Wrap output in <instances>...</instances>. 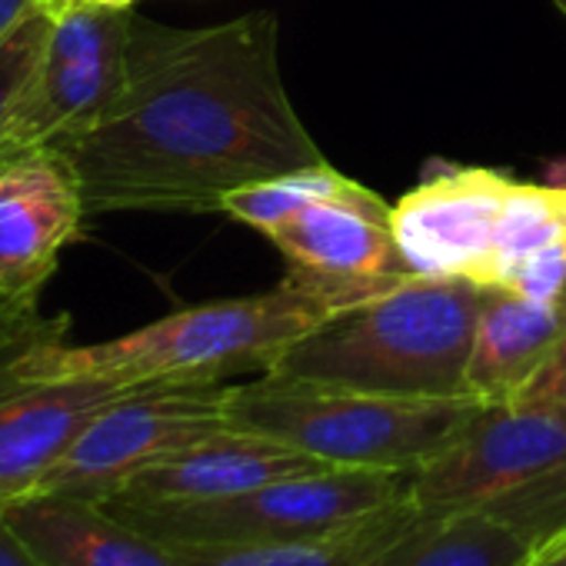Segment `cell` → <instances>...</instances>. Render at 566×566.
Listing matches in <instances>:
<instances>
[{"label":"cell","mask_w":566,"mask_h":566,"mask_svg":"<svg viewBox=\"0 0 566 566\" xmlns=\"http://www.w3.org/2000/svg\"><path fill=\"white\" fill-rule=\"evenodd\" d=\"M57 154L87 217L207 213L247 184L324 160L283 87L266 11L200 31L137 18L120 97Z\"/></svg>","instance_id":"6da1fadb"},{"label":"cell","mask_w":566,"mask_h":566,"mask_svg":"<svg viewBox=\"0 0 566 566\" xmlns=\"http://www.w3.org/2000/svg\"><path fill=\"white\" fill-rule=\"evenodd\" d=\"M350 304H357L354 294L291 270L273 291L256 297L187 307L104 344L44 347L14 367V380L223 384V377L240 370H266L294 340Z\"/></svg>","instance_id":"7a4b0ae2"},{"label":"cell","mask_w":566,"mask_h":566,"mask_svg":"<svg viewBox=\"0 0 566 566\" xmlns=\"http://www.w3.org/2000/svg\"><path fill=\"white\" fill-rule=\"evenodd\" d=\"M490 291L463 276H407L321 321L263 374L380 397H470L467 364Z\"/></svg>","instance_id":"3957f363"},{"label":"cell","mask_w":566,"mask_h":566,"mask_svg":"<svg viewBox=\"0 0 566 566\" xmlns=\"http://www.w3.org/2000/svg\"><path fill=\"white\" fill-rule=\"evenodd\" d=\"M483 407L486 400L476 397H380L270 374L227 390L237 430L283 440L331 467L403 473H417L443 453Z\"/></svg>","instance_id":"277c9868"},{"label":"cell","mask_w":566,"mask_h":566,"mask_svg":"<svg viewBox=\"0 0 566 566\" xmlns=\"http://www.w3.org/2000/svg\"><path fill=\"white\" fill-rule=\"evenodd\" d=\"M413 473L331 467L200 503L101 500L117 520L170 546H273L340 530L410 496Z\"/></svg>","instance_id":"5b68a950"},{"label":"cell","mask_w":566,"mask_h":566,"mask_svg":"<svg viewBox=\"0 0 566 566\" xmlns=\"http://www.w3.org/2000/svg\"><path fill=\"white\" fill-rule=\"evenodd\" d=\"M44 57L0 137V164L31 150H57L91 130L127 84L134 8L61 0Z\"/></svg>","instance_id":"8992f818"},{"label":"cell","mask_w":566,"mask_h":566,"mask_svg":"<svg viewBox=\"0 0 566 566\" xmlns=\"http://www.w3.org/2000/svg\"><path fill=\"white\" fill-rule=\"evenodd\" d=\"M230 384H147L111 400L28 496L101 503L150 463L230 430Z\"/></svg>","instance_id":"52a82bcc"},{"label":"cell","mask_w":566,"mask_h":566,"mask_svg":"<svg viewBox=\"0 0 566 566\" xmlns=\"http://www.w3.org/2000/svg\"><path fill=\"white\" fill-rule=\"evenodd\" d=\"M566 463V407L500 400L413 473L410 496L423 513L486 503L549 467Z\"/></svg>","instance_id":"ba28073f"},{"label":"cell","mask_w":566,"mask_h":566,"mask_svg":"<svg viewBox=\"0 0 566 566\" xmlns=\"http://www.w3.org/2000/svg\"><path fill=\"white\" fill-rule=\"evenodd\" d=\"M516 180L483 167H447L390 207L407 273L496 283V240Z\"/></svg>","instance_id":"9c48e42d"},{"label":"cell","mask_w":566,"mask_h":566,"mask_svg":"<svg viewBox=\"0 0 566 566\" xmlns=\"http://www.w3.org/2000/svg\"><path fill=\"white\" fill-rule=\"evenodd\" d=\"M266 240L291 260L294 270L337 283L360 301L413 276L400 260L390 207L357 180L344 193L311 203L280 223Z\"/></svg>","instance_id":"30bf717a"},{"label":"cell","mask_w":566,"mask_h":566,"mask_svg":"<svg viewBox=\"0 0 566 566\" xmlns=\"http://www.w3.org/2000/svg\"><path fill=\"white\" fill-rule=\"evenodd\" d=\"M84 220L81 184L57 150L0 164V294L38 297Z\"/></svg>","instance_id":"8fae6325"},{"label":"cell","mask_w":566,"mask_h":566,"mask_svg":"<svg viewBox=\"0 0 566 566\" xmlns=\"http://www.w3.org/2000/svg\"><path fill=\"white\" fill-rule=\"evenodd\" d=\"M114 380H11L0 387V510L34 493L81 430L120 394Z\"/></svg>","instance_id":"7c38bea8"},{"label":"cell","mask_w":566,"mask_h":566,"mask_svg":"<svg viewBox=\"0 0 566 566\" xmlns=\"http://www.w3.org/2000/svg\"><path fill=\"white\" fill-rule=\"evenodd\" d=\"M317 470H331V463L283 440L230 427L150 463L104 500L200 503V500L237 496L273 480L304 476Z\"/></svg>","instance_id":"4fadbf2b"},{"label":"cell","mask_w":566,"mask_h":566,"mask_svg":"<svg viewBox=\"0 0 566 566\" xmlns=\"http://www.w3.org/2000/svg\"><path fill=\"white\" fill-rule=\"evenodd\" d=\"M4 516L41 566H190L180 546L154 539L81 496H24Z\"/></svg>","instance_id":"5bb4252c"},{"label":"cell","mask_w":566,"mask_h":566,"mask_svg":"<svg viewBox=\"0 0 566 566\" xmlns=\"http://www.w3.org/2000/svg\"><path fill=\"white\" fill-rule=\"evenodd\" d=\"M566 327V297L556 304L526 301L493 287L473 334L467 390L486 403L513 400L546 364Z\"/></svg>","instance_id":"9a60e30c"},{"label":"cell","mask_w":566,"mask_h":566,"mask_svg":"<svg viewBox=\"0 0 566 566\" xmlns=\"http://www.w3.org/2000/svg\"><path fill=\"white\" fill-rule=\"evenodd\" d=\"M420 506L403 496L340 530L273 546H180L190 566H377V559L417 523Z\"/></svg>","instance_id":"2e32d148"},{"label":"cell","mask_w":566,"mask_h":566,"mask_svg":"<svg viewBox=\"0 0 566 566\" xmlns=\"http://www.w3.org/2000/svg\"><path fill=\"white\" fill-rule=\"evenodd\" d=\"M536 549L480 506L423 513L377 566H530Z\"/></svg>","instance_id":"e0dca14e"},{"label":"cell","mask_w":566,"mask_h":566,"mask_svg":"<svg viewBox=\"0 0 566 566\" xmlns=\"http://www.w3.org/2000/svg\"><path fill=\"white\" fill-rule=\"evenodd\" d=\"M350 184H354L350 177H344L327 160H321L314 167H301V170L280 174L270 180H256V184L233 190L220 203V213H227V217H233V220H240V223H247L266 237L270 230L287 223L291 217H297L311 203H321V200L344 193Z\"/></svg>","instance_id":"ac0fdd59"},{"label":"cell","mask_w":566,"mask_h":566,"mask_svg":"<svg viewBox=\"0 0 566 566\" xmlns=\"http://www.w3.org/2000/svg\"><path fill=\"white\" fill-rule=\"evenodd\" d=\"M476 506L506 523L536 549V556H543L566 543V463H556L546 473Z\"/></svg>","instance_id":"d6986e66"},{"label":"cell","mask_w":566,"mask_h":566,"mask_svg":"<svg viewBox=\"0 0 566 566\" xmlns=\"http://www.w3.org/2000/svg\"><path fill=\"white\" fill-rule=\"evenodd\" d=\"M563 240L559 217L553 203V187H533V184H513L503 217H500V240H496V283L500 287L503 273L523 260L526 253Z\"/></svg>","instance_id":"ffe728a7"},{"label":"cell","mask_w":566,"mask_h":566,"mask_svg":"<svg viewBox=\"0 0 566 566\" xmlns=\"http://www.w3.org/2000/svg\"><path fill=\"white\" fill-rule=\"evenodd\" d=\"M71 317L44 314L38 297L0 294V387L14 380V367L44 347L67 344Z\"/></svg>","instance_id":"44dd1931"},{"label":"cell","mask_w":566,"mask_h":566,"mask_svg":"<svg viewBox=\"0 0 566 566\" xmlns=\"http://www.w3.org/2000/svg\"><path fill=\"white\" fill-rule=\"evenodd\" d=\"M51 24H54L51 4H41L34 14H28L4 41H0V137H4L14 107L44 57Z\"/></svg>","instance_id":"7402d4cb"},{"label":"cell","mask_w":566,"mask_h":566,"mask_svg":"<svg viewBox=\"0 0 566 566\" xmlns=\"http://www.w3.org/2000/svg\"><path fill=\"white\" fill-rule=\"evenodd\" d=\"M500 291L520 294L526 301H539V304H556L566 297V243L553 240L533 253H526L523 260H516L503 280Z\"/></svg>","instance_id":"603a6c76"},{"label":"cell","mask_w":566,"mask_h":566,"mask_svg":"<svg viewBox=\"0 0 566 566\" xmlns=\"http://www.w3.org/2000/svg\"><path fill=\"white\" fill-rule=\"evenodd\" d=\"M513 400L559 403V407H566V327H563V337L556 340L553 354L546 357V364L530 377V384Z\"/></svg>","instance_id":"cb8c5ba5"},{"label":"cell","mask_w":566,"mask_h":566,"mask_svg":"<svg viewBox=\"0 0 566 566\" xmlns=\"http://www.w3.org/2000/svg\"><path fill=\"white\" fill-rule=\"evenodd\" d=\"M0 566H41V559L31 553V546L21 539V533L11 526L4 510H0Z\"/></svg>","instance_id":"d4e9b609"},{"label":"cell","mask_w":566,"mask_h":566,"mask_svg":"<svg viewBox=\"0 0 566 566\" xmlns=\"http://www.w3.org/2000/svg\"><path fill=\"white\" fill-rule=\"evenodd\" d=\"M44 0H0V41H4L28 14H34Z\"/></svg>","instance_id":"484cf974"},{"label":"cell","mask_w":566,"mask_h":566,"mask_svg":"<svg viewBox=\"0 0 566 566\" xmlns=\"http://www.w3.org/2000/svg\"><path fill=\"white\" fill-rule=\"evenodd\" d=\"M530 566H566V543L549 549V553H543V556H536Z\"/></svg>","instance_id":"4316f807"},{"label":"cell","mask_w":566,"mask_h":566,"mask_svg":"<svg viewBox=\"0 0 566 566\" xmlns=\"http://www.w3.org/2000/svg\"><path fill=\"white\" fill-rule=\"evenodd\" d=\"M553 203H556L559 233H563V243H566V187H553Z\"/></svg>","instance_id":"83f0119b"},{"label":"cell","mask_w":566,"mask_h":566,"mask_svg":"<svg viewBox=\"0 0 566 566\" xmlns=\"http://www.w3.org/2000/svg\"><path fill=\"white\" fill-rule=\"evenodd\" d=\"M94 4H114V8H134L137 0H94Z\"/></svg>","instance_id":"f1b7e54d"},{"label":"cell","mask_w":566,"mask_h":566,"mask_svg":"<svg viewBox=\"0 0 566 566\" xmlns=\"http://www.w3.org/2000/svg\"><path fill=\"white\" fill-rule=\"evenodd\" d=\"M556 8H559V11L566 14V0H556Z\"/></svg>","instance_id":"f546056e"},{"label":"cell","mask_w":566,"mask_h":566,"mask_svg":"<svg viewBox=\"0 0 566 566\" xmlns=\"http://www.w3.org/2000/svg\"><path fill=\"white\" fill-rule=\"evenodd\" d=\"M44 4H61V0H44Z\"/></svg>","instance_id":"4dcf8cb0"}]
</instances>
